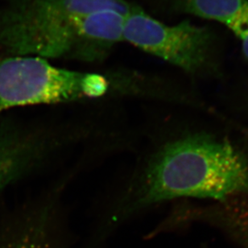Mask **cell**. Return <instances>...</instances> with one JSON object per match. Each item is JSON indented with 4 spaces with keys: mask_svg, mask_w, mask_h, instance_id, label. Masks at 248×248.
Returning <instances> with one entry per match:
<instances>
[{
    "mask_svg": "<svg viewBox=\"0 0 248 248\" xmlns=\"http://www.w3.org/2000/svg\"><path fill=\"white\" fill-rule=\"evenodd\" d=\"M64 175L0 227V248H59L62 199L71 182Z\"/></svg>",
    "mask_w": 248,
    "mask_h": 248,
    "instance_id": "5b68a950",
    "label": "cell"
},
{
    "mask_svg": "<svg viewBox=\"0 0 248 248\" xmlns=\"http://www.w3.org/2000/svg\"><path fill=\"white\" fill-rule=\"evenodd\" d=\"M248 198V155L208 134L168 139L141 154L106 214L117 225L165 202L182 198L230 202Z\"/></svg>",
    "mask_w": 248,
    "mask_h": 248,
    "instance_id": "6da1fadb",
    "label": "cell"
},
{
    "mask_svg": "<svg viewBox=\"0 0 248 248\" xmlns=\"http://www.w3.org/2000/svg\"><path fill=\"white\" fill-rule=\"evenodd\" d=\"M124 41L188 74L210 69L214 35L206 27L184 20L168 25L133 5L125 16Z\"/></svg>",
    "mask_w": 248,
    "mask_h": 248,
    "instance_id": "3957f363",
    "label": "cell"
},
{
    "mask_svg": "<svg viewBox=\"0 0 248 248\" xmlns=\"http://www.w3.org/2000/svg\"><path fill=\"white\" fill-rule=\"evenodd\" d=\"M234 239L239 241L245 248H248V220L238 229L234 234Z\"/></svg>",
    "mask_w": 248,
    "mask_h": 248,
    "instance_id": "ba28073f",
    "label": "cell"
},
{
    "mask_svg": "<svg viewBox=\"0 0 248 248\" xmlns=\"http://www.w3.org/2000/svg\"><path fill=\"white\" fill-rule=\"evenodd\" d=\"M126 0H7L0 7V48L19 55L78 17L107 8L129 11Z\"/></svg>",
    "mask_w": 248,
    "mask_h": 248,
    "instance_id": "277c9868",
    "label": "cell"
},
{
    "mask_svg": "<svg viewBox=\"0 0 248 248\" xmlns=\"http://www.w3.org/2000/svg\"><path fill=\"white\" fill-rule=\"evenodd\" d=\"M230 30L238 37L242 46V50L248 60V22L232 27Z\"/></svg>",
    "mask_w": 248,
    "mask_h": 248,
    "instance_id": "52a82bcc",
    "label": "cell"
},
{
    "mask_svg": "<svg viewBox=\"0 0 248 248\" xmlns=\"http://www.w3.org/2000/svg\"><path fill=\"white\" fill-rule=\"evenodd\" d=\"M178 4L182 12L218 22L228 29L248 22V0H180Z\"/></svg>",
    "mask_w": 248,
    "mask_h": 248,
    "instance_id": "8992f818",
    "label": "cell"
},
{
    "mask_svg": "<svg viewBox=\"0 0 248 248\" xmlns=\"http://www.w3.org/2000/svg\"><path fill=\"white\" fill-rule=\"evenodd\" d=\"M83 140L81 127L68 116L1 124L0 192L46 169Z\"/></svg>",
    "mask_w": 248,
    "mask_h": 248,
    "instance_id": "7a4b0ae2",
    "label": "cell"
}]
</instances>
